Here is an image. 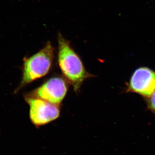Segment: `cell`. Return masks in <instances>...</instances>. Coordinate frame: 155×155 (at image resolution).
<instances>
[{
	"label": "cell",
	"instance_id": "obj_4",
	"mask_svg": "<svg viewBox=\"0 0 155 155\" xmlns=\"http://www.w3.org/2000/svg\"><path fill=\"white\" fill-rule=\"evenodd\" d=\"M25 98L29 106L30 120L37 127L57 120L61 115V106L27 95Z\"/></svg>",
	"mask_w": 155,
	"mask_h": 155
},
{
	"label": "cell",
	"instance_id": "obj_5",
	"mask_svg": "<svg viewBox=\"0 0 155 155\" xmlns=\"http://www.w3.org/2000/svg\"><path fill=\"white\" fill-rule=\"evenodd\" d=\"M155 91V71L147 67H140L134 70L126 84L124 92L135 93L145 99Z\"/></svg>",
	"mask_w": 155,
	"mask_h": 155
},
{
	"label": "cell",
	"instance_id": "obj_1",
	"mask_svg": "<svg viewBox=\"0 0 155 155\" xmlns=\"http://www.w3.org/2000/svg\"><path fill=\"white\" fill-rule=\"evenodd\" d=\"M57 61L62 76L78 93L85 81L94 75L87 72L79 54L74 49L71 42L60 32L58 34Z\"/></svg>",
	"mask_w": 155,
	"mask_h": 155
},
{
	"label": "cell",
	"instance_id": "obj_3",
	"mask_svg": "<svg viewBox=\"0 0 155 155\" xmlns=\"http://www.w3.org/2000/svg\"><path fill=\"white\" fill-rule=\"evenodd\" d=\"M69 85L63 76L54 75L27 95L61 106L67 94Z\"/></svg>",
	"mask_w": 155,
	"mask_h": 155
},
{
	"label": "cell",
	"instance_id": "obj_2",
	"mask_svg": "<svg viewBox=\"0 0 155 155\" xmlns=\"http://www.w3.org/2000/svg\"><path fill=\"white\" fill-rule=\"evenodd\" d=\"M55 51V48L48 41L37 53L24 58L20 88L44 77L51 72L54 66Z\"/></svg>",
	"mask_w": 155,
	"mask_h": 155
},
{
	"label": "cell",
	"instance_id": "obj_6",
	"mask_svg": "<svg viewBox=\"0 0 155 155\" xmlns=\"http://www.w3.org/2000/svg\"><path fill=\"white\" fill-rule=\"evenodd\" d=\"M145 102L147 109L155 115V91L150 97L145 99Z\"/></svg>",
	"mask_w": 155,
	"mask_h": 155
}]
</instances>
